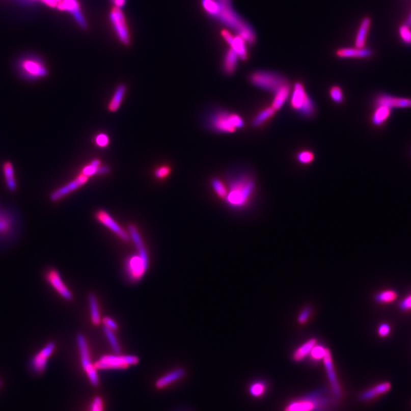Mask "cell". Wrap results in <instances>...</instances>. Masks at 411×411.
Returning a JSON list of instances; mask_svg holds the SVG:
<instances>
[{
  "label": "cell",
  "instance_id": "cell-54",
  "mask_svg": "<svg viewBox=\"0 0 411 411\" xmlns=\"http://www.w3.org/2000/svg\"><path fill=\"white\" fill-rule=\"evenodd\" d=\"M405 24H407V25L411 26V13L410 15H409L408 18H407V19L406 20Z\"/></svg>",
  "mask_w": 411,
  "mask_h": 411
},
{
  "label": "cell",
  "instance_id": "cell-33",
  "mask_svg": "<svg viewBox=\"0 0 411 411\" xmlns=\"http://www.w3.org/2000/svg\"><path fill=\"white\" fill-rule=\"evenodd\" d=\"M126 93L125 85L121 84L118 86L115 90L112 99L111 100L108 104V110L111 112H116L121 107V103L124 99V95Z\"/></svg>",
  "mask_w": 411,
  "mask_h": 411
},
{
  "label": "cell",
  "instance_id": "cell-1",
  "mask_svg": "<svg viewBox=\"0 0 411 411\" xmlns=\"http://www.w3.org/2000/svg\"><path fill=\"white\" fill-rule=\"evenodd\" d=\"M217 3L220 9L215 18L233 30L237 35L241 37L246 42L250 44H255L256 35L253 28L235 12L232 6V0L223 3L217 2Z\"/></svg>",
  "mask_w": 411,
  "mask_h": 411
},
{
  "label": "cell",
  "instance_id": "cell-8",
  "mask_svg": "<svg viewBox=\"0 0 411 411\" xmlns=\"http://www.w3.org/2000/svg\"><path fill=\"white\" fill-rule=\"evenodd\" d=\"M110 21L119 41L124 45L128 46L130 44V33L125 17L124 13L121 12V9L115 7L112 9Z\"/></svg>",
  "mask_w": 411,
  "mask_h": 411
},
{
  "label": "cell",
  "instance_id": "cell-16",
  "mask_svg": "<svg viewBox=\"0 0 411 411\" xmlns=\"http://www.w3.org/2000/svg\"><path fill=\"white\" fill-rule=\"evenodd\" d=\"M375 106L383 105L393 109L411 108V98L397 97L389 94H380L375 98Z\"/></svg>",
  "mask_w": 411,
  "mask_h": 411
},
{
  "label": "cell",
  "instance_id": "cell-24",
  "mask_svg": "<svg viewBox=\"0 0 411 411\" xmlns=\"http://www.w3.org/2000/svg\"><path fill=\"white\" fill-rule=\"evenodd\" d=\"M375 107L371 121L375 127H381L389 121L392 115V109L383 105H376Z\"/></svg>",
  "mask_w": 411,
  "mask_h": 411
},
{
  "label": "cell",
  "instance_id": "cell-32",
  "mask_svg": "<svg viewBox=\"0 0 411 411\" xmlns=\"http://www.w3.org/2000/svg\"><path fill=\"white\" fill-rule=\"evenodd\" d=\"M109 172H110L109 168L106 167V166H101V162H100L99 160L95 159L90 164L83 168L81 173L90 178V177L98 175H98L99 174H106L108 173Z\"/></svg>",
  "mask_w": 411,
  "mask_h": 411
},
{
  "label": "cell",
  "instance_id": "cell-22",
  "mask_svg": "<svg viewBox=\"0 0 411 411\" xmlns=\"http://www.w3.org/2000/svg\"><path fill=\"white\" fill-rule=\"evenodd\" d=\"M284 411H315V404L312 395L303 397L291 401L286 406Z\"/></svg>",
  "mask_w": 411,
  "mask_h": 411
},
{
  "label": "cell",
  "instance_id": "cell-5",
  "mask_svg": "<svg viewBox=\"0 0 411 411\" xmlns=\"http://www.w3.org/2000/svg\"><path fill=\"white\" fill-rule=\"evenodd\" d=\"M293 110L305 117H312L315 112V103L308 95L304 86L301 83L294 84L290 101Z\"/></svg>",
  "mask_w": 411,
  "mask_h": 411
},
{
  "label": "cell",
  "instance_id": "cell-48",
  "mask_svg": "<svg viewBox=\"0 0 411 411\" xmlns=\"http://www.w3.org/2000/svg\"><path fill=\"white\" fill-rule=\"evenodd\" d=\"M170 172V168L168 167V166H161V167L158 168V169L155 171V175L157 178L161 179V178H165L169 176Z\"/></svg>",
  "mask_w": 411,
  "mask_h": 411
},
{
  "label": "cell",
  "instance_id": "cell-25",
  "mask_svg": "<svg viewBox=\"0 0 411 411\" xmlns=\"http://www.w3.org/2000/svg\"><path fill=\"white\" fill-rule=\"evenodd\" d=\"M371 24H372V21L369 17H365L360 22L355 40V46L357 48H364L366 46V39H367Z\"/></svg>",
  "mask_w": 411,
  "mask_h": 411
},
{
  "label": "cell",
  "instance_id": "cell-50",
  "mask_svg": "<svg viewBox=\"0 0 411 411\" xmlns=\"http://www.w3.org/2000/svg\"><path fill=\"white\" fill-rule=\"evenodd\" d=\"M391 332V327L389 324H386V323H384V324H381V325L378 327V334L380 337H382V338H385V337H387L388 335L390 334Z\"/></svg>",
  "mask_w": 411,
  "mask_h": 411
},
{
  "label": "cell",
  "instance_id": "cell-4",
  "mask_svg": "<svg viewBox=\"0 0 411 411\" xmlns=\"http://www.w3.org/2000/svg\"><path fill=\"white\" fill-rule=\"evenodd\" d=\"M140 363V358L135 355H121L120 353L108 354L100 357L94 364L97 370L127 369Z\"/></svg>",
  "mask_w": 411,
  "mask_h": 411
},
{
  "label": "cell",
  "instance_id": "cell-43",
  "mask_svg": "<svg viewBox=\"0 0 411 411\" xmlns=\"http://www.w3.org/2000/svg\"><path fill=\"white\" fill-rule=\"evenodd\" d=\"M330 96L337 104H341L343 101V91L339 86H335L330 89Z\"/></svg>",
  "mask_w": 411,
  "mask_h": 411
},
{
  "label": "cell",
  "instance_id": "cell-31",
  "mask_svg": "<svg viewBox=\"0 0 411 411\" xmlns=\"http://www.w3.org/2000/svg\"><path fill=\"white\" fill-rule=\"evenodd\" d=\"M89 306L92 324L95 326L99 325L101 322V315H100L98 299H97L96 295L94 293L89 294Z\"/></svg>",
  "mask_w": 411,
  "mask_h": 411
},
{
  "label": "cell",
  "instance_id": "cell-12",
  "mask_svg": "<svg viewBox=\"0 0 411 411\" xmlns=\"http://www.w3.org/2000/svg\"><path fill=\"white\" fill-rule=\"evenodd\" d=\"M323 362H324V368H325L326 373H327V378L330 383L333 396L337 399H340L343 396L342 389H341L338 376H337L330 349H327L325 355L323 359Z\"/></svg>",
  "mask_w": 411,
  "mask_h": 411
},
{
  "label": "cell",
  "instance_id": "cell-26",
  "mask_svg": "<svg viewBox=\"0 0 411 411\" xmlns=\"http://www.w3.org/2000/svg\"><path fill=\"white\" fill-rule=\"evenodd\" d=\"M316 344L317 339L311 338V339L308 340L306 343L298 346L292 354V358L293 361L297 362V363L303 361L310 354L311 351Z\"/></svg>",
  "mask_w": 411,
  "mask_h": 411
},
{
  "label": "cell",
  "instance_id": "cell-28",
  "mask_svg": "<svg viewBox=\"0 0 411 411\" xmlns=\"http://www.w3.org/2000/svg\"><path fill=\"white\" fill-rule=\"evenodd\" d=\"M246 41L243 39L239 35L233 37L232 43L230 44V48L232 49L238 55V58L241 61H247L249 58L247 47H246Z\"/></svg>",
  "mask_w": 411,
  "mask_h": 411
},
{
  "label": "cell",
  "instance_id": "cell-51",
  "mask_svg": "<svg viewBox=\"0 0 411 411\" xmlns=\"http://www.w3.org/2000/svg\"><path fill=\"white\" fill-rule=\"evenodd\" d=\"M222 36L223 38H224L225 41L228 43V44L230 45L231 43H232V39H233V35H232V33L229 32L227 30H223L221 32Z\"/></svg>",
  "mask_w": 411,
  "mask_h": 411
},
{
  "label": "cell",
  "instance_id": "cell-20",
  "mask_svg": "<svg viewBox=\"0 0 411 411\" xmlns=\"http://www.w3.org/2000/svg\"><path fill=\"white\" fill-rule=\"evenodd\" d=\"M185 375V369L183 368H177L158 378L155 383V388L158 390L166 389L168 386H171L172 383L179 381L180 379L184 378Z\"/></svg>",
  "mask_w": 411,
  "mask_h": 411
},
{
  "label": "cell",
  "instance_id": "cell-49",
  "mask_svg": "<svg viewBox=\"0 0 411 411\" xmlns=\"http://www.w3.org/2000/svg\"><path fill=\"white\" fill-rule=\"evenodd\" d=\"M95 142L99 147H106L109 144V138L105 133H100L95 138Z\"/></svg>",
  "mask_w": 411,
  "mask_h": 411
},
{
  "label": "cell",
  "instance_id": "cell-55",
  "mask_svg": "<svg viewBox=\"0 0 411 411\" xmlns=\"http://www.w3.org/2000/svg\"><path fill=\"white\" fill-rule=\"evenodd\" d=\"M215 1H217V2H226V1H229V0H215Z\"/></svg>",
  "mask_w": 411,
  "mask_h": 411
},
{
  "label": "cell",
  "instance_id": "cell-52",
  "mask_svg": "<svg viewBox=\"0 0 411 411\" xmlns=\"http://www.w3.org/2000/svg\"><path fill=\"white\" fill-rule=\"evenodd\" d=\"M112 4L114 5L115 8L118 9H121L124 7V5L127 3V0H111Z\"/></svg>",
  "mask_w": 411,
  "mask_h": 411
},
{
  "label": "cell",
  "instance_id": "cell-36",
  "mask_svg": "<svg viewBox=\"0 0 411 411\" xmlns=\"http://www.w3.org/2000/svg\"><path fill=\"white\" fill-rule=\"evenodd\" d=\"M267 385L263 381H257L252 383L249 386V392L251 396L254 398H260L265 394Z\"/></svg>",
  "mask_w": 411,
  "mask_h": 411
},
{
  "label": "cell",
  "instance_id": "cell-53",
  "mask_svg": "<svg viewBox=\"0 0 411 411\" xmlns=\"http://www.w3.org/2000/svg\"><path fill=\"white\" fill-rule=\"evenodd\" d=\"M41 1L44 2L46 5L50 6V7L54 8L58 6V3L55 0H41Z\"/></svg>",
  "mask_w": 411,
  "mask_h": 411
},
{
  "label": "cell",
  "instance_id": "cell-3",
  "mask_svg": "<svg viewBox=\"0 0 411 411\" xmlns=\"http://www.w3.org/2000/svg\"><path fill=\"white\" fill-rule=\"evenodd\" d=\"M249 79L251 83L256 87L273 93L286 85L289 84L284 75L272 71H255L251 74Z\"/></svg>",
  "mask_w": 411,
  "mask_h": 411
},
{
  "label": "cell",
  "instance_id": "cell-13",
  "mask_svg": "<svg viewBox=\"0 0 411 411\" xmlns=\"http://www.w3.org/2000/svg\"><path fill=\"white\" fill-rule=\"evenodd\" d=\"M45 279L47 283L51 286L54 290L67 301H71L73 298L72 292L64 283L61 273L57 269H49L46 273Z\"/></svg>",
  "mask_w": 411,
  "mask_h": 411
},
{
  "label": "cell",
  "instance_id": "cell-10",
  "mask_svg": "<svg viewBox=\"0 0 411 411\" xmlns=\"http://www.w3.org/2000/svg\"><path fill=\"white\" fill-rule=\"evenodd\" d=\"M95 215L97 221L110 229L120 239L122 240L124 242L130 241V236L129 232L123 229L107 211L104 209H99L95 212Z\"/></svg>",
  "mask_w": 411,
  "mask_h": 411
},
{
  "label": "cell",
  "instance_id": "cell-7",
  "mask_svg": "<svg viewBox=\"0 0 411 411\" xmlns=\"http://www.w3.org/2000/svg\"><path fill=\"white\" fill-rule=\"evenodd\" d=\"M18 69L20 75L29 81L44 78L49 72L42 61L35 58L23 59L18 64Z\"/></svg>",
  "mask_w": 411,
  "mask_h": 411
},
{
  "label": "cell",
  "instance_id": "cell-41",
  "mask_svg": "<svg viewBox=\"0 0 411 411\" xmlns=\"http://www.w3.org/2000/svg\"><path fill=\"white\" fill-rule=\"evenodd\" d=\"M399 35L401 41H402L404 44H407V45H411L410 26L407 25V24H406L400 26Z\"/></svg>",
  "mask_w": 411,
  "mask_h": 411
},
{
  "label": "cell",
  "instance_id": "cell-56",
  "mask_svg": "<svg viewBox=\"0 0 411 411\" xmlns=\"http://www.w3.org/2000/svg\"><path fill=\"white\" fill-rule=\"evenodd\" d=\"M1 385H2V381L1 380H0V386H1Z\"/></svg>",
  "mask_w": 411,
  "mask_h": 411
},
{
  "label": "cell",
  "instance_id": "cell-27",
  "mask_svg": "<svg viewBox=\"0 0 411 411\" xmlns=\"http://www.w3.org/2000/svg\"><path fill=\"white\" fill-rule=\"evenodd\" d=\"M3 172L7 188L11 192L15 191L17 190V183L15 181L13 164L11 161H5L3 163Z\"/></svg>",
  "mask_w": 411,
  "mask_h": 411
},
{
  "label": "cell",
  "instance_id": "cell-42",
  "mask_svg": "<svg viewBox=\"0 0 411 411\" xmlns=\"http://www.w3.org/2000/svg\"><path fill=\"white\" fill-rule=\"evenodd\" d=\"M297 158L302 164L309 165L315 159V155L311 151H302L297 155Z\"/></svg>",
  "mask_w": 411,
  "mask_h": 411
},
{
  "label": "cell",
  "instance_id": "cell-39",
  "mask_svg": "<svg viewBox=\"0 0 411 411\" xmlns=\"http://www.w3.org/2000/svg\"><path fill=\"white\" fill-rule=\"evenodd\" d=\"M211 184H212L214 191L215 192V194H216L220 198H226L228 190L227 189H226V186L223 184V181H220V179H217V178H214V179L212 180V181H211Z\"/></svg>",
  "mask_w": 411,
  "mask_h": 411
},
{
  "label": "cell",
  "instance_id": "cell-19",
  "mask_svg": "<svg viewBox=\"0 0 411 411\" xmlns=\"http://www.w3.org/2000/svg\"><path fill=\"white\" fill-rule=\"evenodd\" d=\"M59 10L67 11L72 14L75 21L83 29H87V22L81 13L79 4L77 0H63L57 6Z\"/></svg>",
  "mask_w": 411,
  "mask_h": 411
},
{
  "label": "cell",
  "instance_id": "cell-37",
  "mask_svg": "<svg viewBox=\"0 0 411 411\" xmlns=\"http://www.w3.org/2000/svg\"><path fill=\"white\" fill-rule=\"evenodd\" d=\"M103 332L105 335L106 338H107L112 350L115 353H120L121 352V346H120V343L118 342V340L116 335H115V332L105 327L103 328Z\"/></svg>",
  "mask_w": 411,
  "mask_h": 411
},
{
  "label": "cell",
  "instance_id": "cell-15",
  "mask_svg": "<svg viewBox=\"0 0 411 411\" xmlns=\"http://www.w3.org/2000/svg\"><path fill=\"white\" fill-rule=\"evenodd\" d=\"M89 178L84 174L81 173L78 176H77L75 179L71 181L68 184H65L63 187H60L58 190H54L52 192L50 195V200L52 202H58L60 200L67 197L69 194L72 193L75 191L77 189L79 188L81 186L84 185L88 181Z\"/></svg>",
  "mask_w": 411,
  "mask_h": 411
},
{
  "label": "cell",
  "instance_id": "cell-17",
  "mask_svg": "<svg viewBox=\"0 0 411 411\" xmlns=\"http://www.w3.org/2000/svg\"><path fill=\"white\" fill-rule=\"evenodd\" d=\"M210 124L214 130L220 133H233L237 130L232 122V114L227 112H218L212 115Z\"/></svg>",
  "mask_w": 411,
  "mask_h": 411
},
{
  "label": "cell",
  "instance_id": "cell-23",
  "mask_svg": "<svg viewBox=\"0 0 411 411\" xmlns=\"http://www.w3.org/2000/svg\"><path fill=\"white\" fill-rule=\"evenodd\" d=\"M373 54V52L369 50V48H341L337 50V57L340 58H360V59H365V58H371Z\"/></svg>",
  "mask_w": 411,
  "mask_h": 411
},
{
  "label": "cell",
  "instance_id": "cell-46",
  "mask_svg": "<svg viewBox=\"0 0 411 411\" xmlns=\"http://www.w3.org/2000/svg\"><path fill=\"white\" fill-rule=\"evenodd\" d=\"M91 411H104V404L103 400L100 397L97 396L94 398L91 404Z\"/></svg>",
  "mask_w": 411,
  "mask_h": 411
},
{
  "label": "cell",
  "instance_id": "cell-6",
  "mask_svg": "<svg viewBox=\"0 0 411 411\" xmlns=\"http://www.w3.org/2000/svg\"><path fill=\"white\" fill-rule=\"evenodd\" d=\"M76 343L78 352H79L81 367H83L85 373L87 375L89 382L94 387H96L99 385V378H98V370L95 367V364H93L91 360L90 351H89L87 340L85 338L84 335L79 334L76 336Z\"/></svg>",
  "mask_w": 411,
  "mask_h": 411
},
{
  "label": "cell",
  "instance_id": "cell-45",
  "mask_svg": "<svg viewBox=\"0 0 411 411\" xmlns=\"http://www.w3.org/2000/svg\"><path fill=\"white\" fill-rule=\"evenodd\" d=\"M101 321H102L103 324H104V327L111 329V330L114 331V332H116V331H118V328H119L118 323H117L113 318H111V317L105 316L101 320Z\"/></svg>",
  "mask_w": 411,
  "mask_h": 411
},
{
  "label": "cell",
  "instance_id": "cell-21",
  "mask_svg": "<svg viewBox=\"0 0 411 411\" xmlns=\"http://www.w3.org/2000/svg\"><path fill=\"white\" fill-rule=\"evenodd\" d=\"M129 235L130 239L134 243L135 247L137 250V254L144 260L146 262H149V255H148L147 249L145 245L144 241L139 232L138 229L134 225H130L128 226Z\"/></svg>",
  "mask_w": 411,
  "mask_h": 411
},
{
  "label": "cell",
  "instance_id": "cell-38",
  "mask_svg": "<svg viewBox=\"0 0 411 411\" xmlns=\"http://www.w3.org/2000/svg\"><path fill=\"white\" fill-rule=\"evenodd\" d=\"M202 6L206 13L215 18L218 12V5L215 0H202Z\"/></svg>",
  "mask_w": 411,
  "mask_h": 411
},
{
  "label": "cell",
  "instance_id": "cell-29",
  "mask_svg": "<svg viewBox=\"0 0 411 411\" xmlns=\"http://www.w3.org/2000/svg\"><path fill=\"white\" fill-rule=\"evenodd\" d=\"M290 85L287 84L286 86L282 87L281 89H279L277 92H275L274 95V98L273 102H272L271 107H273L274 110H280L286 100L289 98V93H290Z\"/></svg>",
  "mask_w": 411,
  "mask_h": 411
},
{
  "label": "cell",
  "instance_id": "cell-14",
  "mask_svg": "<svg viewBox=\"0 0 411 411\" xmlns=\"http://www.w3.org/2000/svg\"><path fill=\"white\" fill-rule=\"evenodd\" d=\"M17 221L13 210L0 204V237L11 235L16 228Z\"/></svg>",
  "mask_w": 411,
  "mask_h": 411
},
{
  "label": "cell",
  "instance_id": "cell-44",
  "mask_svg": "<svg viewBox=\"0 0 411 411\" xmlns=\"http://www.w3.org/2000/svg\"><path fill=\"white\" fill-rule=\"evenodd\" d=\"M312 312V307H310V306H307V307L305 308V309H303L301 312H300L299 315H298V318H297V321H298V324H306L308 320H309V318H310Z\"/></svg>",
  "mask_w": 411,
  "mask_h": 411
},
{
  "label": "cell",
  "instance_id": "cell-35",
  "mask_svg": "<svg viewBox=\"0 0 411 411\" xmlns=\"http://www.w3.org/2000/svg\"><path fill=\"white\" fill-rule=\"evenodd\" d=\"M398 298V294L393 290H385L375 295V301L379 304H389Z\"/></svg>",
  "mask_w": 411,
  "mask_h": 411
},
{
  "label": "cell",
  "instance_id": "cell-30",
  "mask_svg": "<svg viewBox=\"0 0 411 411\" xmlns=\"http://www.w3.org/2000/svg\"><path fill=\"white\" fill-rule=\"evenodd\" d=\"M238 55L232 49H229L226 52L223 61V68L228 75H232L235 72L238 65Z\"/></svg>",
  "mask_w": 411,
  "mask_h": 411
},
{
  "label": "cell",
  "instance_id": "cell-18",
  "mask_svg": "<svg viewBox=\"0 0 411 411\" xmlns=\"http://www.w3.org/2000/svg\"><path fill=\"white\" fill-rule=\"evenodd\" d=\"M392 389V384L389 381L378 383L359 394L358 399L361 402H369L386 395Z\"/></svg>",
  "mask_w": 411,
  "mask_h": 411
},
{
  "label": "cell",
  "instance_id": "cell-40",
  "mask_svg": "<svg viewBox=\"0 0 411 411\" xmlns=\"http://www.w3.org/2000/svg\"><path fill=\"white\" fill-rule=\"evenodd\" d=\"M327 349V348L324 347V346H321V345H315L313 349L311 351L310 354H309L311 359H312V360H315V361L323 360L324 355H325Z\"/></svg>",
  "mask_w": 411,
  "mask_h": 411
},
{
  "label": "cell",
  "instance_id": "cell-2",
  "mask_svg": "<svg viewBox=\"0 0 411 411\" xmlns=\"http://www.w3.org/2000/svg\"><path fill=\"white\" fill-rule=\"evenodd\" d=\"M255 190V183L250 176L239 175L232 180L230 190L225 199L232 207H243L249 203Z\"/></svg>",
  "mask_w": 411,
  "mask_h": 411
},
{
  "label": "cell",
  "instance_id": "cell-47",
  "mask_svg": "<svg viewBox=\"0 0 411 411\" xmlns=\"http://www.w3.org/2000/svg\"><path fill=\"white\" fill-rule=\"evenodd\" d=\"M400 310L402 312H410L411 311V293L404 298L399 304Z\"/></svg>",
  "mask_w": 411,
  "mask_h": 411
},
{
  "label": "cell",
  "instance_id": "cell-34",
  "mask_svg": "<svg viewBox=\"0 0 411 411\" xmlns=\"http://www.w3.org/2000/svg\"><path fill=\"white\" fill-rule=\"evenodd\" d=\"M275 113L276 111L274 110L273 107H266V108L263 109L261 112H260L254 118L253 121H252V124H253L254 127H261L266 121H269L270 118H273L274 115H275Z\"/></svg>",
  "mask_w": 411,
  "mask_h": 411
},
{
  "label": "cell",
  "instance_id": "cell-9",
  "mask_svg": "<svg viewBox=\"0 0 411 411\" xmlns=\"http://www.w3.org/2000/svg\"><path fill=\"white\" fill-rule=\"evenodd\" d=\"M55 349L56 343L50 341L47 343L38 353L34 355L30 361L31 369L32 371L39 375L44 373L48 364V359L54 352Z\"/></svg>",
  "mask_w": 411,
  "mask_h": 411
},
{
  "label": "cell",
  "instance_id": "cell-11",
  "mask_svg": "<svg viewBox=\"0 0 411 411\" xmlns=\"http://www.w3.org/2000/svg\"><path fill=\"white\" fill-rule=\"evenodd\" d=\"M149 263L146 262L138 254L132 255L126 261V272L130 280L138 282L147 271Z\"/></svg>",
  "mask_w": 411,
  "mask_h": 411
}]
</instances>
